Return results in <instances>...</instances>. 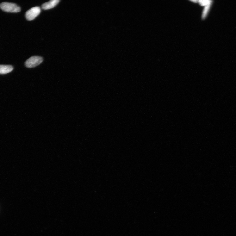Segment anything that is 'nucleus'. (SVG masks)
Segmentation results:
<instances>
[{
  "label": "nucleus",
  "instance_id": "nucleus-1",
  "mask_svg": "<svg viewBox=\"0 0 236 236\" xmlns=\"http://www.w3.org/2000/svg\"><path fill=\"white\" fill-rule=\"evenodd\" d=\"M0 8L5 12L11 13H18L21 10L20 7L17 4L6 2L0 4Z\"/></svg>",
  "mask_w": 236,
  "mask_h": 236
},
{
  "label": "nucleus",
  "instance_id": "nucleus-2",
  "mask_svg": "<svg viewBox=\"0 0 236 236\" xmlns=\"http://www.w3.org/2000/svg\"><path fill=\"white\" fill-rule=\"evenodd\" d=\"M43 61L42 57L39 56H33L27 59L25 63L26 66L28 68H33L38 66Z\"/></svg>",
  "mask_w": 236,
  "mask_h": 236
},
{
  "label": "nucleus",
  "instance_id": "nucleus-3",
  "mask_svg": "<svg viewBox=\"0 0 236 236\" xmlns=\"http://www.w3.org/2000/svg\"><path fill=\"white\" fill-rule=\"evenodd\" d=\"M41 12V9L39 7L32 8L26 12V18L29 21L33 20L40 14Z\"/></svg>",
  "mask_w": 236,
  "mask_h": 236
},
{
  "label": "nucleus",
  "instance_id": "nucleus-4",
  "mask_svg": "<svg viewBox=\"0 0 236 236\" xmlns=\"http://www.w3.org/2000/svg\"><path fill=\"white\" fill-rule=\"evenodd\" d=\"M60 2L59 0H51L42 4V8L45 10L51 9L54 7Z\"/></svg>",
  "mask_w": 236,
  "mask_h": 236
},
{
  "label": "nucleus",
  "instance_id": "nucleus-5",
  "mask_svg": "<svg viewBox=\"0 0 236 236\" xmlns=\"http://www.w3.org/2000/svg\"><path fill=\"white\" fill-rule=\"evenodd\" d=\"M13 68L11 65H0V74H6L11 72Z\"/></svg>",
  "mask_w": 236,
  "mask_h": 236
},
{
  "label": "nucleus",
  "instance_id": "nucleus-6",
  "mask_svg": "<svg viewBox=\"0 0 236 236\" xmlns=\"http://www.w3.org/2000/svg\"><path fill=\"white\" fill-rule=\"evenodd\" d=\"M211 4L205 6L202 15V18L203 19H205L207 16V14L210 7Z\"/></svg>",
  "mask_w": 236,
  "mask_h": 236
},
{
  "label": "nucleus",
  "instance_id": "nucleus-7",
  "mask_svg": "<svg viewBox=\"0 0 236 236\" xmlns=\"http://www.w3.org/2000/svg\"><path fill=\"white\" fill-rule=\"evenodd\" d=\"M212 1H203V0H200L198 1V3L201 6H206L209 4H212Z\"/></svg>",
  "mask_w": 236,
  "mask_h": 236
},
{
  "label": "nucleus",
  "instance_id": "nucleus-8",
  "mask_svg": "<svg viewBox=\"0 0 236 236\" xmlns=\"http://www.w3.org/2000/svg\"><path fill=\"white\" fill-rule=\"evenodd\" d=\"M191 1L195 3L198 2V1H196V0H195V1Z\"/></svg>",
  "mask_w": 236,
  "mask_h": 236
}]
</instances>
